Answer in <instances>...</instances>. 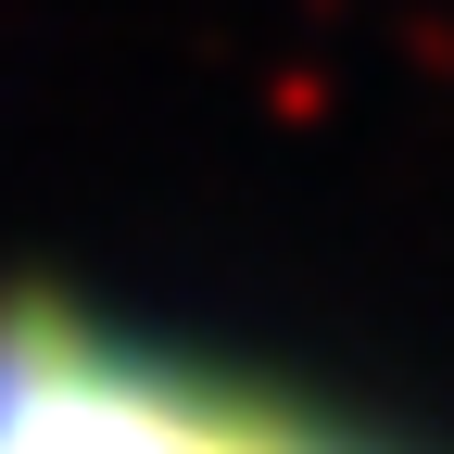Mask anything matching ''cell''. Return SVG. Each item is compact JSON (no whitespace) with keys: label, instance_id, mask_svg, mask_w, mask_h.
<instances>
[{"label":"cell","instance_id":"1","mask_svg":"<svg viewBox=\"0 0 454 454\" xmlns=\"http://www.w3.org/2000/svg\"><path fill=\"white\" fill-rule=\"evenodd\" d=\"M0 454H429V442L316 366L13 265L0 278Z\"/></svg>","mask_w":454,"mask_h":454}]
</instances>
